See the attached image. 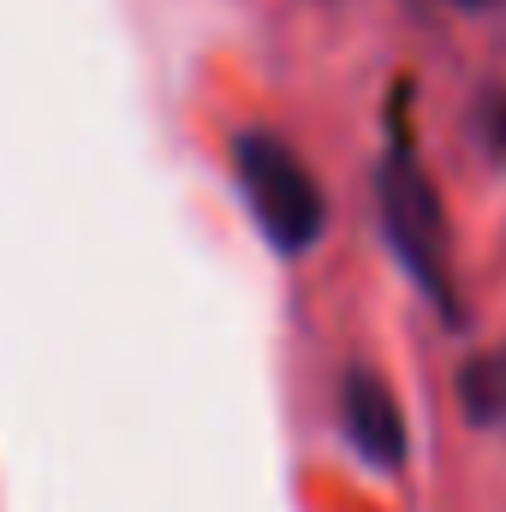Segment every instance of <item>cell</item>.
<instances>
[{"mask_svg":"<svg viewBox=\"0 0 506 512\" xmlns=\"http://www.w3.org/2000/svg\"><path fill=\"white\" fill-rule=\"evenodd\" d=\"M233 161H239V185H245V203H251L262 239L280 256H304L328 227V197L316 173L274 131H245Z\"/></svg>","mask_w":506,"mask_h":512,"instance_id":"cell-1","label":"cell"},{"mask_svg":"<svg viewBox=\"0 0 506 512\" xmlns=\"http://www.w3.org/2000/svg\"><path fill=\"white\" fill-rule=\"evenodd\" d=\"M381 221L399 262L417 274V286L429 298H441V310H453V286H447V221H441V197L423 179V167L393 149L381 167Z\"/></svg>","mask_w":506,"mask_h":512,"instance_id":"cell-2","label":"cell"},{"mask_svg":"<svg viewBox=\"0 0 506 512\" xmlns=\"http://www.w3.org/2000/svg\"><path fill=\"white\" fill-rule=\"evenodd\" d=\"M340 423H346V441L370 459V465H399L405 459V423H399V405L376 370H346L340 382Z\"/></svg>","mask_w":506,"mask_h":512,"instance_id":"cell-3","label":"cell"},{"mask_svg":"<svg viewBox=\"0 0 506 512\" xmlns=\"http://www.w3.org/2000/svg\"><path fill=\"white\" fill-rule=\"evenodd\" d=\"M459 393H465V411L477 423H506V346L471 358L459 376Z\"/></svg>","mask_w":506,"mask_h":512,"instance_id":"cell-4","label":"cell"},{"mask_svg":"<svg viewBox=\"0 0 506 512\" xmlns=\"http://www.w3.org/2000/svg\"><path fill=\"white\" fill-rule=\"evenodd\" d=\"M459 6H471V12H483V6H495V0H459Z\"/></svg>","mask_w":506,"mask_h":512,"instance_id":"cell-5","label":"cell"}]
</instances>
